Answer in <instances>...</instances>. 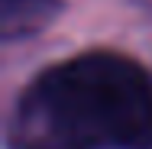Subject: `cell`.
I'll use <instances>...</instances> for the list:
<instances>
[{
	"instance_id": "cell-2",
	"label": "cell",
	"mask_w": 152,
	"mask_h": 149,
	"mask_svg": "<svg viewBox=\"0 0 152 149\" xmlns=\"http://www.w3.org/2000/svg\"><path fill=\"white\" fill-rule=\"evenodd\" d=\"M58 7L61 0H0V36L7 42L29 39L55 20Z\"/></svg>"
},
{
	"instance_id": "cell-1",
	"label": "cell",
	"mask_w": 152,
	"mask_h": 149,
	"mask_svg": "<svg viewBox=\"0 0 152 149\" xmlns=\"http://www.w3.org/2000/svg\"><path fill=\"white\" fill-rule=\"evenodd\" d=\"M7 149H152V71L113 49L42 68L10 110Z\"/></svg>"
}]
</instances>
